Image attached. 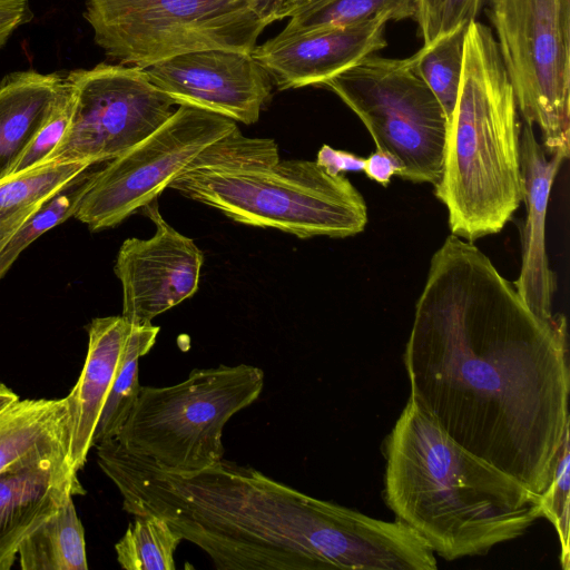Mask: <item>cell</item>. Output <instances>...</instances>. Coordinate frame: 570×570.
<instances>
[{"label":"cell","mask_w":570,"mask_h":570,"mask_svg":"<svg viewBox=\"0 0 570 570\" xmlns=\"http://www.w3.org/2000/svg\"><path fill=\"white\" fill-rule=\"evenodd\" d=\"M410 399L462 448L542 495L569 433L567 321H547L453 234L433 254L403 353Z\"/></svg>","instance_id":"1"},{"label":"cell","mask_w":570,"mask_h":570,"mask_svg":"<svg viewBox=\"0 0 570 570\" xmlns=\"http://www.w3.org/2000/svg\"><path fill=\"white\" fill-rule=\"evenodd\" d=\"M96 446L131 515L165 519L218 570H435L407 525L307 495L250 465L222 459L190 473L164 470L116 439Z\"/></svg>","instance_id":"2"},{"label":"cell","mask_w":570,"mask_h":570,"mask_svg":"<svg viewBox=\"0 0 570 570\" xmlns=\"http://www.w3.org/2000/svg\"><path fill=\"white\" fill-rule=\"evenodd\" d=\"M384 453L387 507L448 561L485 554L542 517L541 495L462 448L411 399Z\"/></svg>","instance_id":"3"},{"label":"cell","mask_w":570,"mask_h":570,"mask_svg":"<svg viewBox=\"0 0 570 570\" xmlns=\"http://www.w3.org/2000/svg\"><path fill=\"white\" fill-rule=\"evenodd\" d=\"M519 110L493 31L472 20L463 72L434 185L453 235L473 243L499 233L523 199Z\"/></svg>","instance_id":"4"},{"label":"cell","mask_w":570,"mask_h":570,"mask_svg":"<svg viewBox=\"0 0 570 570\" xmlns=\"http://www.w3.org/2000/svg\"><path fill=\"white\" fill-rule=\"evenodd\" d=\"M169 188L245 225L299 238H345L364 230L367 207L342 174L316 160H281L273 139L235 129L210 145Z\"/></svg>","instance_id":"5"},{"label":"cell","mask_w":570,"mask_h":570,"mask_svg":"<svg viewBox=\"0 0 570 570\" xmlns=\"http://www.w3.org/2000/svg\"><path fill=\"white\" fill-rule=\"evenodd\" d=\"M311 0H86L85 19L105 53L146 69L177 55L252 53L264 29Z\"/></svg>","instance_id":"6"},{"label":"cell","mask_w":570,"mask_h":570,"mask_svg":"<svg viewBox=\"0 0 570 570\" xmlns=\"http://www.w3.org/2000/svg\"><path fill=\"white\" fill-rule=\"evenodd\" d=\"M264 379L257 366L220 364L195 368L174 385H141L114 439L127 452L167 471L207 469L224 456L225 424L259 397Z\"/></svg>","instance_id":"7"},{"label":"cell","mask_w":570,"mask_h":570,"mask_svg":"<svg viewBox=\"0 0 570 570\" xmlns=\"http://www.w3.org/2000/svg\"><path fill=\"white\" fill-rule=\"evenodd\" d=\"M323 86L361 119L376 149L396 159L400 178L432 185L440 180L448 117L410 57L371 55Z\"/></svg>","instance_id":"8"},{"label":"cell","mask_w":570,"mask_h":570,"mask_svg":"<svg viewBox=\"0 0 570 570\" xmlns=\"http://www.w3.org/2000/svg\"><path fill=\"white\" fill-rule=\"evenodd\" d=\"M489 19L525 124L570 154V0H490Z\"/></svg>","instance_id":"9"},{"label":"cell","mask_w":570,"mask_h":570,"mask_svg":"<svg viewBox=\"0 0 570 570\" xmlns=\"http://www.w3.org/2000/svg\"><path fill=\"white\" fill-rule=\"evenodd\" d=\"M237 128L227 117L179 105L151 135L100 167L73 216L92 232L115 227L157 200L205 149Z\"/></svg>","instance_id":"10"},{"label":"cell","mask_w":570,"mask_h":570,"mask_svg":"<svg viewBox=\"0 0 570 570\" xmlns=\"http://www.w3.org/2000/svg\"><path fill=\"white\" fill-rule=\"evenodd\" d=\"M72 97L68 127L46 164L105 163L157 130L175 111V101L145 69L99 63L65 77Z\"/></svg>","instance_id":"11"},{"label":"cell","mask_w":570,"mask_h":570,"mask_svg":"<svg viewBox=\"0 0 570 570\" xmlns=\"http://www.w3.org/2000/svg\"><path fill=\"white\" fill-rule=\"evenodd\" d=\"M155 224L148 239L128 238L119 248L115 274L122 287V316L132 324H151L198 288L204 262L195 242L161 216L156 200L142 208Z\"/></svg>","instance_id":"12"},{"label":"cell","mask_w":570,"mask_h":570,"mask_svg":"<svg viewBox=\"0 0 570 570\" xmlns=\"http://www.w3.org/2000/svg\"><path fill=\"white\" fill-rule=\"evenodd\" d=\"M176 105L205 109L246 125L272 98L273 80L252 53L209 49L181 53L145 69Z\"/></svg>","instance_id":"13"},{"label":"cell","mask_w":570,"mask_h":570,"mask_svg":"<svg viewBox=\"0 0 570 570\" xmlns=\"http://www.w3.org/2000/svg\"><path fill=\"white\" fill-rule=\"evenodd\" d=\"M390 13L361 22L297 33L279 32L252 56L265 68L279 90L324 85L327 80L386 46L384 30Z\"/></svg>","instance_id":"14"},{"label":"cell","mask_w":570,"mask_h":570,"mask_svg":"<svg viewBox=\"0 0 570 570\" xmlns=\"http://www.w3.org/2000/svg\"><path fill=\"white\" fill-rule=\"evenodd\" d=\"M68 453L16 464L0 473V570L13 566L22 541L69 498L83 494Z\"/></svg>","instance_id":"15"},{"label":"cell","mask_w":570,"mask_h":570,"mask_svg":"<svg viewBox=\"0 0 570 570\" xmlns=\"http://www.w3.org/2000/svg\"><path fill=\"white\" fill-rule=\"evenodd\" d=\"M566 158L548 155L537 140L533 126L525 124L520 134V161L527 217L523 226L522 264L514 287L540 318H554L552 298L556 276L546 249V218L553 180Z\"/></svg>","instance_id":"16"},{"label":"cell","mask_w":570,"mask_h":570,"mask_svg":"<svg viewBox=\"0 0 570 570\" xmlns=\"http://www.w3.org/2000/svg\"><path fill=\"white\" fill-rule=\"evenodd\" d=\"M131 330L122 315L97 317L88 327L82 371L65 397L68 409V461L78 472L94 446V434Z\"/></svg>","instance_id":"17"},{"label":"cell","mask_w":570,"mask_h":570,"mask_svg":"<svg viewBox=\"0 0 570 570\" xmlns=\"http://www.w3.org/2000/svg\"><path fill=\"white\" fill-rule=\"evenodd\" d=\"M66 88L60 73L16 71L0 82V183L51 116Z\"/></svg>","instance_id":"18"},{"label":"cell","mask_w":570,"mask_h":570,"mask_svg":"<svg viewBox=\"0 0 570 570\" xmlns=\"http://www.w3.org/2000/svg\"><path fill=\"white\" fill-rule=\"evenodd\" d=\"M66 399H27L0 411V473L27 461L68 453Z\"/></svg>","instance_id":"19"},{"label":"cell","mask_w":570,"mask_h":570,"mask_svg":"<svg viewBox=\"0 0 570 570\" xmlns=\"http://www.w3.org/2000/svg\"><path fill=\"white\" fill-rule=\"evenodd\" d=\"M23 570H87L85 531L72 498L39 524L18 550Z\"/></svg>","instance_id":"20"},{"label":"cell","mask_w":570,"mask_h":570,"mask_svg":"<svg viewBox=\"0 0 570 570\" xmlns=\"http://www.w3.org/2000/svg\"><path fill=\"white\" fill-rule=\"evenodd\" d=\"M87 166L82 163H49L1 181L0 253L29 216Z\"/></svg>","instance_id":"21"},{"label":"cell","mask_w":570,"mask_h":570,"mask_svg":"<svg viewBox=\"0 0 570 570\" xmlns=\"http://www.w3.org/2000/svg\"><path fill=\"white\" fill-rule=\"evenodd\" d=\"M159 326L131 323L128 341L94 434V446L117 436L140 392L139 360L156 343Z\"/></svg>","instance_id":"22"},{"label":"cell","mask_w":570,"mask_h":570,"mask_svg":"<svg viewBox=\"0 0 570 570\" xmlns=\"http://www.w3.org/2000/svg\"><path fill=\"white\" fill-rule=\"evenodd\" d=\"M466 24L438 33L416 51L410 60L445 111L448 121L454 110L464 60Z\"/></svg>","instance_id":"23"},{"label":"cell","mask_w":570,"mask_h":570,"mask_svg":"<svg viewBox=\"0 0 570 570\" xmlns=\"http://www.w3.org/2000/svg\"><path fill=\"white\" fill-rule=\"evenodd\" d=\"M105 163L91 164L83 168L29 216L0 253V279L33 240L75 215L97 171Z\"/></svg>","instance_id":"24"},{"label":"cell","mask_w":570,"mask_h":570,"mask_svg":"<svg viewBox=\"0 0 570 570\" xmlns=\"http://www.w3.org/2000/svg\"><path fill=\"white\" fill-rule=\"evenodd\" d=\"M183 538L154 514L134 515L115 544L117 561L126 570H175V551Z\"/></svg>","instance_id":"25"},{"label":"cell","mask_w":570,"mask_h":570,"mask_svg":"<svg viewBox=\"0 0 570 570\" xmlns=\"http://www.w3.org/2000/svg\"><path fill=\"white\" fill-rule=\"evenodd\" d=\"M416 0H312L295 11L284 35L352 24L390 13L393 20L414 18Z\"/></svg>","instance_id":"26"},{"label":"cell","mask_w":570,"mask_h":570,"mask_svg":"<svg viewBox=\"0 0 570 570\" xmlns=\"http://www.w3.org/2000/svg\"><path fill=\"white\" fill-rule=\"evenodd\" d=\"M569 433L566 434L557 460L553 478L541 495L542 517L554 527L561 546V566L569 569Z\"/></svg>","instance_id":"27"},{"label":"cell","mask_w":570,"mask_h":570,"mask_svg":"<svg viewBox=\"0 0 570 570\" xmlns=\"http://www.w3.org/2000/svg\"><path fill=\"white\" fill-rule=\"evenodd\" d=\"M71 109L72 97L66 81L65 91L51 116L23 153L11 176L29 171L46 164L48 157L55 150L68 127Z\"/></svg>","instance_id":"28"},{"label":"cell","mask_w":570,"mask_h":570,"mask_svg":"<svg viewBox=\"0 0 570 570\" xmlns=\"http://www.w3.org/2000/svg\"><path fill=\"white\" fill-rule=\"evenodd\" d=\"M482 3L483 0H443L438 33L475 20Z\"/></svg>","instance_id":"29"},{"label":"cell","mask_w":570,"mask_h":570,"mask_svg":"<svg viewBox=\"0 0 570 570\" xmlns=\"http://www.w3.org/2000/svg\"><path fill=\"white\" fill-rule=\"evenodd\" d=\"M32 12L28 0H0V48L22 24L29 22Z\"/></svg>","instance_id":"30"},{"label":"cell","mask_w":570,"mask_h":570,"mask_svg":"<svg viewBox=\"0 0 570 570\" xmlns=\"http://www.w3.org/2000/svg\"><path fill=\"white\" fill-rule=\"evenodd\" d=\"M316 161L331 174L340 175L346 171H362L365 158L324 145L318 151Z\"/></svg>","instance_id":"31"},{"label":"cell","mask_w":570,"mask_h":570,"mask_svg":"<svg viewBox=\"0 0 570 570\" xmlns=\"http://www.w3.org/2000/svg\"><path fill=\"white\" fill-rule=\"evenodd\" d=\"M400 165L390 154L375 149L367 158H365L363 171L368 178L382 186H387L391 177L399 174Z\"/></svg>","instance_id":"32"},{"label":"cell","mask_w":570,"mask_h":570,"mask_svg":"<svg viewBox=\"0 0 570 570\" xmlns=\"http://www.w3.org/2000/svg\"><path fill=\"white\" fill-rule=\"evenodd\" d=\"M443 0H416V20L424 43L430 42L439 32Z\"/></svg>","instance_id":"33"},{"label":"cell","mask_w":570,"mask_h":570,"mask_svg":"<svg viewBox=\"0 0 570 570\" xmlns=\"http://www.w3.org/2000/svg\"><path fill=\"white\" fill-rule=\"evenodd\" d=\"M18 399L19 396L11 389L0 382V411Z\"/></svg>","instance_id":"34"}]
</instances>
